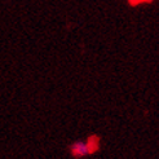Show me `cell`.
Masks as SVG:
<instances>
[{"label":"cell","instance_id":"6da1fadb","mask_svg":"<svg viewBox=\"0 0 159 159\" xmlns=\"http://www.w3.org/2000/svg\"><path fill=\"white\" fill-rule=\"evenodd\" d=\"M96 144L92 140H79L71 144L70 153L74 158H87L96 152Z\"/></svg>","mask_w":159,"mask_h":159}]
</instances>
